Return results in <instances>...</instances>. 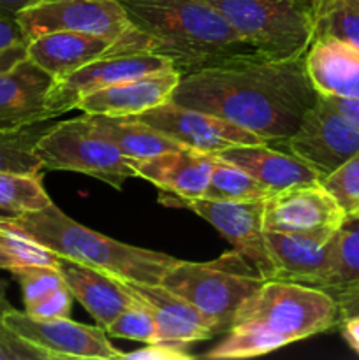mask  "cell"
<instances>
[{
	"mask_svg": "<svg viewBox=\"0 0 359 360\" xmlns=\"http://www.w3.org/2000/svg\"><path fill=\"white\" fill-rule=\"evenodd\" d=\"M267 250L277 269L275 280L320 287L327 266H329L333 239L326 243L266 231Z\"/></svg>",
	"mask_w": 359,
	"mask_h": 360,
	"instance_id": "obj_23",
	"label": "cell"
},
{
	"mask_svg": "<svg viewBox=\"0 0 359 360\" xmlns=\"http://www.w3.org/2000/svg\"><path fill=\"white\" fill-rule=\"evenodd\" d=\"M6 290H7V283L6 281L0 280V323H2L4 316H6L7 313L13 309V306H11L9 299H7V295H6Z\"/></svg>",
	"mask_w": 359,
	"mask_h": 360,
	"instance_id": "obj_43",
	"label": "cell"
},
{
	"mask_svg": "<svg viewBox=\"0 0 359 360\" xmlns=\"http://www.w3.org/2000/svg\"><path fill=\"white\" fill-rule=\"evenodd\" d=\"M16 16L28 41L49 32H81L153 51L150 37L134 27L122 0H37Z\"/></svg>",
	"mask_w": 359,
	"mask_h": 360,
	"instance_id": "obj_8",
	"label": "cell"
},
{
	"mask_svg": "<svg viewBox=\"0 0 359 360\" xmlns=\"http://www.w3.org/2000/svg\"><path fill=\"white\" fill-rule=\"evenodd\" d=\"M73 301L74 295L65 283L58 290L51 292L44 299L35 302V304L25 308V311L28 315L35 316V319H67L70 313V308H73Z\"/></svg>",
	"mask_w": 359,
	"mask_h": 360,
	"instance_id": "obj_34",
	"label": "cell"
},
{
	"mask_svg": "<svg viewBox=\"0 0 359 360\" xmlns=\"http://www.w3.org/2000/svg\"><path fill=\"white\" fill-rule=\"evenodd\" d=\"M359 285V220L347 218L331 246L329 266L320 287L327 292Z\"/></svg>",
	"mask_w": 359,
	"mask_h": 360,
	"instance_id": "obj_25",
	"label": "cell"
},
{
	"mask_svg": "<svg viewBox=\"0 0 359 360\" xmlns=\"http://www.w3.org/2000/svg\"><path fill=\"white\" fill-rule=\"evenodd\" d=\"M203 197L211 200H263L270 199L271 192L245 169L217 157Z\"/></svg>",
	"mask_w": 359,
	"mask_h": 360,
	"instance_id": "obj_27",
	"label": "cell"
},
{
	"mask_svg": "<svg viewBox=\"0 0 359 360\" xmlns=\"http://www.w3.org/2000/svg\"><path fill=\"white\" fill-rule=\"evenodd\" d=\"M182 72L176 69L148 74L137 79L113 84L88 94L77 102L76 109L84 115L137 116L171 101Z\"/></svg>",
	"mask_w": 359,
	"mask_h": 360,
	"instance_id": "obj_18",
	"label": "cell"
},
{
	"mask_svg": "<svg viewBox=\"0 0 359 360\" xmlns=\"http://www.w3.org/2000/svg\"><path fill=\"white\" fill-rule=\"evenodd\" d=\"M217 157L192 148L164 151L144 160H134L137 178L157 186L160 192L182 199H199L204 195Z\"/></svg>",
	"mask_w": 359,
	"mask_h": 360,
	"instance_id": "obj_17",
	"label": "cell"
},
{
	"mask_svg": "<svg viewBox=\"0 0 359 360\" xmlns=\"http://www.w3.org/2000/svg\"><path fill=\"white\" fill-rule=\"evenodd\" d=\"M37 0H0V11H7V13L18 14L25 7L32 6Z\"/></svg>",
	"mask_w": 359,
	"mask_h": 360,
	"instance_id": "obj_42",
	"label": "cell"
},
{
	"mask_svg": "<svg viewBox=\"0 0 359 360\" xmlns=\"http://www.w3.org/2000/svg\"><path fill=\"white\" fill-rule=\"evenodd\" d=\"M88 118L92 129L102 139L115 144L125 157L132 160H144L164 151L185 148L148 123L137 120L136 116L88 115Z\"/></svg>",
	"mask_w": 359,
	"mask_h": 360,
	"instance_id": "obj_24",
	"label": "cell"
},
{
	"mask_svg": "<svg viewBox=\"0 0 359 360\" xmlns=\"http://www.w3.org/2000/svg\"><path fill=\"white\" fill-rule=\"evenodd\" d=\"M336 37L359 49V0H315L313 39Z\"/></svg>",
	"mask_w": 359,
	"mask_h": 360,
	"instance_id": "obj_28",
	"label": "cell"
},
{
	"mask_svg": "<svg viewBox=\"0 0 359 360\" xmlns=\"http://www.w3.org/2000/svg\"><path fill=\"white\" fill-rule=\"evenodd\" d=\"M0 250L9 253L20 264H39V266L58 267L60 257L35 243L27 234L14 227L7 214H0Z\"/></svg>",
	"mask_w": 359,
	"mask_h": 360,
	"instance_id": "obj_30",
	"label": "cell"
},
{
	"mask_svg": "<svg viewBox=\"0 0 359 360\" xmlns=\"http://www.w3.org/2000/svg\"><path fill=\"white\" fill-rule=\"evenodd\" d=\"M2 323L53 360H120L125 355L113 347L102 327L73 322L69 316L44 320L13 308L4 316Z\"/></svg>",
	"mask_w": 359,
	"mask_h": 360,
	"instance_id": "obj_13",
	"label": "cell"
},
{
	"mask_svg": "<svg viewBox=\"0 0 359 360\" xmlns=\"http://www.w3.org/2000/svg\"><path fill=\"white\" fill-rule=\"evenodd\" d=\"M116 51H143L81 32H49L27 44V58L53 79H62L94 60Z\"/></svg>",
	"mask_w": 359,
	"mask_h": 360,
	"instance_id": "obj_16",
	"label": "cell"
},
{
	"mask_svg": "<svg viewBox=\"0 0 359 360\" xmlns=\"http://www.w3.org/2000/svg\"><path fill=\"white\" fill-rule=\"evenodd\" d=\"M123 359L130 360H192L194 357L187 354L185 348L171 347L164 343H148L141 350L130 352L123 355Z\"/></svg>",
	"mask_w": 359,
	"mask_h": 360,
	"instance_id": "obj_36",
	"label": "cell"
},
{
	"mask_svg": "<svg viewBox=\"0 0 359 360\" xmlns=\"http://www.w3.org/2000/svg\"><path fill=\"white\" fill-rule=\"evenodd\" d=\"M7 218L14 227L60 259L74 260L134 283L158 285L180 260L92 231L67 217L53 202L39 211L7 214Z\"/></svg>",
	"mask_w": 359,
	"mask_h": 360,
	"instance_id": "obj_4",
	"label": "cell"
},
{
	"mask_svg": "<svg viewBox=\"0 0 359 360\" xmlns=\"http://www.w3.org/2000/svg\"><path fill=\"white\" fill-rule=\"evenodd\" d=\"M130 21L148 35L153 53L176 70L197 72L259 53L208 0H122Z\"/></svg>",
	"mask_w": 359,
	"mask_h": 360,
	"instance_id": "obj_3",
	"label": "cell"
},
{
	"mask_svg": "<svg viewBox=\"0 0 359 360\" xmlns=\"http://www.w3.org/2000/svg\"><path fill=\"white\" fill-rule=\"evenodd\" d=\"M338 306V322L348 316H359V285L329 292Z\"/></svg>",
	"mask_w": 359,
	"mask_h": 360,
	"instance_id": "obj_38",
	"label": "cell"
},
{
	"mask_svg": "<svg viewBox=\"0 0 359 360\" xmlns=\"http://www.w3.org/2000/svg\"><path fill=\"white\" fill-rule=\"evenodd\" d=\"M317 97L305 56L270 60L259 55L183 74L171 101L227 120L266 143H282Z\"/></svg>",
	"mask_w": 359,
	"mask_h": 360,
	"instance_id": "obj_1",
	"label": "cell"
},
{
	"mask_svg": "<svg viewBox=\"0 0 359 360\" xmlns=\"http://www.w3.org/2000/svg\"><path fill=\"white\" fill-rule=\"evenodd\" d=\"M53 77L28 58L0 72V130L55 120L44 104Z\"/></svg>",
	"mask_w": 359,
	"mask_h": 360,
	"instance_id": "obj_19",
	"label": "cell"
},
{
	"mask_svg": "<svg viewBox=\"0 0 359 360\" xmlns=\"http://www.w3.org/2000/svg\"><path fill=\"white\" fill-rule=\"evenodd\" d=\"M162 204L171 207H183L208 224L213 225L246 262L263 276L264 280H275L277 269L271 259L266 243L264 229V210L266 199L263 200H211L206 197L199 199H182L160 192L158 197Z\"/></svg>",
	"mask_w": 359,
	"mask_h": 360,
	"instance_id": "obj_9",
	"label": "cell"
},
{
	"mask_svg": "<svg viewBox=\"0 0 359 360\" xmlns=\"http://www.w3.org/2000/svg\"><path fill=\"white\" fill-rule=\"evenodd\" d=\"M236 32L270 60L305 56L313 41L315 0H208Z\"/></svg>",
	"mask_w": 359,
	"mask_h": 360,
	"instance_id": "obj_6",
	"label": "cell"
},
{
	"mask_svg": "<svg viewBox=\"0 0 359 360\" xmlns=\"http://www.w3.org/2000/svg\"><path fill=\"white\" fill-rule=\"evenodd\" d=\"M106 334L120 340L141 341V343H155L158 338L157 323L150 309L141 301L134 299L132 304L123 309L106 329Z\"/></svg>",
	"mask_w": 359,
	"mask_h": 360,
	"instance_id": "obj_32",
	"label": "cell"
},
{
	"mask_svg": "<svg viewBox=\"0 0 359 360\" xmlns=\"http://www.w3.org/2000/svg\"><path fill=\"white\" fill-rule=\"evenodd\" d=\"M169 69H175L171 60L150 49L111 53L87 63L62 79H53L51 88L46 94V109L53 118H58L60 115L76 109L84 95Z\"/></svg>",
	"mask_w": 359,
	"mask_h": 360,
	"instance_id": "obj_11",
	"label": "cell"
},
{
	"mask_svg": "<svg viewBox=\"0 0 359 360\" xmlns=\"http://www.w3.org/2000/svg\"><path fill=\"white\" fill-rule=\"evenodd\" d=\"M35 155L46 171L80 172L115 190H122L127 179L137 178L132 158L102 139L84 112L80 118L53 123L35 144Z\"/></svg>",
	"mask_w": 359,
	"mask_h": 360,
	"instance_id": "obj_7",
	"label": "cell"
},
{
	"mask_svg": "<svg viewBox=\"0 0 359 360\" xmlns=\"http://www.w3.org/2000/svg\"><path fill=\"white\" fill-rule=\"evenodd\" d=\"M58 269L74 299L81 302L104 330L134 302V297L122 287L118 278L104 271L67 259H60Z\"/></svg>",
	"mask_w": 359,
	"mask_h": 360,
	"instance_id": "obj_22",
	"label": "cell"
},
{
	"mask_svg": "<svg viewBox=\"0 0 359 360\" xmlns=\"http://www.w3.org/2000/svg\"><path fill=\"white\" fill-rule=\"evenodd\" d=\"M53 123L41 122L14 130H0V172L42 174V164L35 155V144Z\"/></svg>",
	"mask_w": 359,
	"mask_h": 360,
	"instance_id": "obj_26",
	"label": "cell"
},
{
	"mask_svg": "<svg viewBox=\"0 0 359 360\" xmlns=\"http://www.w3.org/2000/svg\"><path fill=\"white\" fill-rule=\"evenodd\" d=\"M327 192L338 200L347 218L359 207V151L320 179Z\"/></svg>",
	"mask_w": 359,
	"mask_h": 360,
	"instance_id": "obj_33",
	"label": "cell"
},
{
	"mask_svg": "<svg viewBox=\"0 0 359 360\" xmlns=\"http://www.w3.org/2000/svg\"><path fill=\"white\" fill-rule=\"evenodd\" d=\"M217 157L245 169L260 185L273 193L306 183L320 181V174L306 162L289 151L275 150L270 143L236 146L218 153Z\"/></svg>",
	"mask_w": 359,
	"mask_h": 360,
	"instance_id": "obj_21",
	"label": "cell"
},
{
	"mask_svg": "<svg viewBox=\"0 0 359 360\" xmlns=\"http://www.w3.org/2000/svg\"><path fill=\"white\" fill-rule=\"evenodd\" d=\"M0 360H53L46 352L21 340L18 334L0 323Z\"/></svg>",
	"mask_w": 359,
	"mask_h": 360,
	"instance_id": "obj_35",
	"label": "cell"
},
{
	"mask_svg": "<svg viewBox=\"0 0 359 360\" xmlns=\"http://www.w3.org/2000/svg\"><path fill=\"white\" fill-rule=\"evenodd\" d=\"M25 58H27V44H20L11 49H6V51L0 53V72L13 69L14 65H18Z\"/></svg>",
	"mask_w": 359,
	"mask_h": 360,
	"instance_id": "obj_40",
	"label": "cell"
},
{
	"mask_svg": "<svg viewBox=\"0 0 359 360\" xmlns=\"http://www.w3.org/2000/svg\"><path fill=\"white\" fill-rule=\"evenodd\" d=\"M306 74L322 97L359 98V49L336 37L313 39L305 53Z\"/></svg>",
	"mask_w": 359,
	"mask_h": 360,
	"instance_id": "obj_20",
	"label": "cell"
},
{
	"mask_svg": "<svg viewBox=\"0 0 359 360\" xmlns=\"http://www.w3.org/2000/svg\"><path fill=\"white\" fill-rule=\"evenodd\" d=\"M185 148L218 155L236 146L264 144L263 137L224 118L168 101L136 116Z\"/></svg>",
	"mask_w": 359,
	"mask_h": 360,
	"instance_id": "obj_14",
	"label": "cell"
},
{
	"mask_svg": "<svg viewBox=\"0 0 359 360\" xmlns=\"http://www.w3.org/2000/svg\"><path fill=\"white\" fill-rule=\"evenodd\" d=\"M264 278L238 252L211 262L178 260L162 278L160 285L196 306L225 333L232 316L263 287Z\"/></svg>",
	"mask_w": 359,
	"mask_h": 360,
	"instance_id": "obj_5",
	"label": "cell"
},
{
	"mask_svg": "<svg viewBox=\"0 0 359 360\" xmlns=\"http://www.w3.org/2000/svg\"><path fill=\"white\" fill-rule=\"evenodd\" d=\"M51 202L42 185V174L0 172V211L6 214L39 211Z\"/></svg>",
	"mask_w": 359,
	"mask_h": 360,
	"instance_id": "obj_29",
	"label": "cell"
},
{
	"mask_svg": "<svg viewBox=\"0 0 359 360\" xmlns=\"http://www.w3.org/2000/svg\"><path fill=\"white\" fill-rule=\"evenodd\" d=\"M16 266H20V262H18L16 259H13L9 253H6L4 250H0V269L11 271L13 267H16Z\"/></svg>",
	"mask_w": 359,
	"mask_h": 360,
	"instance_id": "obj_44",
	"label": "cell"
},
{
	"mask_svg": "<svg viewBox=\"0 0 359 360\" xmlns=\"http://www.w3.org/2000/svg\"><path fill=\"white\" fill-rule=\"evenodd\" d=\"M21 287L25 308L35 304L51 292L65 285L63 274L58 267L39 266V264H20L9 271Z\"/></svg>",
	"mask_w": 359,
	"mask_h": 360,
	"instance_id": "obj_31",
	"label": "cell"
},
{
	"mask_svg": "<svg viewBox=\"0 0 359 360\" xmlns=\"http://www.w3.org/2000/svg\"><path fill=\"white\" fill-rule=\"evenodd\" d=\"M338 111L344 112L352 123L359 129V98H333L327 97Z\"/></svg>",
	"mask_w": 359,
	"mask_h": 360,
	"instance_id": "obj_41",
	"label": "cell"
},
{
	"mask_svg": "<svg viewBox=\"0 0 359 360\" xmlns=\"http://www.w3.org/2000/svg\"><path fill=\"white\" fill-rule=\"evenodd\" d=\"M280 144L315 169L322 179L358 153L359 129L329 98L319 95L294 134Z\"/></svg>",
	"mask_w": 359,
	"mask_h": 360,
	"instance_id": "obj_10",
	"label": "cell"
},
{
	"mask_svg": "<svg viewBox=\"0 0 359 360\" xmlns=\"http://www.w3.org/2000/svg\"><path fill=\"white\" fill-rule=\"evenodd\" d=\"M20 44H28V39L18 16L7 11H0V53Z\"/></svg>",
	"mask_w": 359,
	"mask_h": 360,
	"instance_id": "obj_37",
	"label": "cell"
},
{
	"mask_svg": "<svg viewBox=\"0 0 359 360\" xmlns=\"http://www.w3.org/2000/svg\"><path fill=\"white\" fill-rule=\"evenodd\" d=\"M338 326V306L324 288L266 280L236 311L225 338L204 359H252Z\"/></svg>",
	"mask_w": 359,
	"mask_h": 360,
	"instance_id": "obj_2",
	"label": "cell"
},
{
	"mask_svg": "<svg viewBox=\"0 0 359 360\" xmlns=\"http://www.w3.org/2000/svg\"><path fill=\"white\" fill-rule=\"evenodd\" d=\"M348 218H354V220H359V207H358V210H355L354 213H352Z\"/></svg>",
	"mask_w": 359,
	"mask_h": 360,
	"instance_id": "obj_45",
	"label": "cell"
},
{
	"mask_svg": "<svg viewBox=\"0 0 359 360\" xmlns=\"http://www.w3.org/2000/svg\"><path fill=\"white\" fill-rule=\"evenodd\" d=\"M347 221V213L320 181L292 186L266 199L264 229L326 243Z\"/></svg>",
	"mask_w": 359,
	"mask_h": 360,
	"instance_id": "obj_12",
	"label": "cell"
},
{
	"mask_svg": "<svg viewBox=\"0 0 359 360\" xmlns=\"http://www.w3.org/2000/svg\"><path fill=\"white\" fill-rule=\"evenodd\" d=\"M120 283L153 315L158 334L155 343L171 345L187 350L189 345L211 340L218 334L217 326L208 316H204L196 306L185 301L182 295L165 288L164 285L134 283L127 280H120Z\"/></svg>",
	"mask_w": 359,
	"mask_h": 360,
	"instance_id": "obj_15",
	"label": "cell"
},
{
	"mask_svg": "<svg viewBox=\"0 0 359 360\" xmlns=\"http://www.w3.org/2000/svg\"><path fill=\"white\" fill-rule=\"evenodd\" d=\"M341 329V336L347 341L348 347L359 355V316H348L338 322Z\"/></svg>",
	"mask_w": 359,
	"mask_h": 360,
	"instance_id": "obj_39",
	"label": "cell"
}]
</instances>
